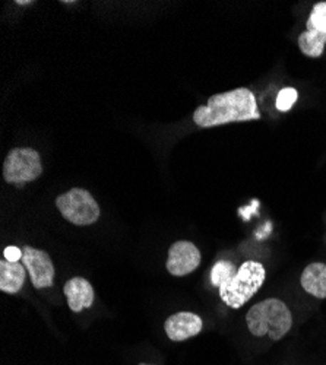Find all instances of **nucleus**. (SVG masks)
<instances>
[{
	"label": "nucleus",
	"instance_id": "1",
	"mask_svg": "<svg viewBox=\"0 0 326 365\" xmlns=\"http://www.w3.org/2000/svg\"><path fill=\"white\" fill-rule=\"evenodd\" d=\"M266 278L262 263L255 260L243 262L237 269L228 260H220L211 270V282L220 289L221 299L231 309H240L255 297Z\"/></svg>",
	"mask_w": 326,
	"mask_h": 365
},
{
	"label": "nucleus",
	"instance_id": "2",
	"mask_svg": "<svg viewBox=\"0 0 326 365\" xmlns=\"http://www.w3.org/2000/svg\"><path fill=\"white\" fill-rule=\"evenodd\" d=\"M260 113L255 94L248 88H237L228 93L215 94L208 104L193 113V121L199 128H215L235 121L259 120Z\"/></svg>",
	"mask_w": 326,
	"mask_h": 365
},
{
	"label": "nucleus",
	"instance_id": "3",
	"mask_svg": "<svg viewBox=\"0 0 326 365\" xmlns=\"http://www.w3.org/2000/svg\"><path fill=\"white\" fill-rule=\"evenodd\" d=\"M246 323L253 336H268L272 341H281L292 326L290 309L278 298L263 299L248 312Z\"/></svg>",
	"mask_w": 326,
	"mask_h": 365
},
{
	"label": "nucleus",
	"instance_id": "4",
	"mask_svg": "<svg viewBox=\"0 0 326 365\" xmlns=\"http://www.w3.org/2000/svg\"><path fill=\"white\" fill-rule=\"evenodd\" d=\"M56 206L62 217L73 225H93L100 218V206L90 192L83 189H71L56 199Z\"/></svg>",
	"mask_w": 326,
	"mask_h": 365
},
{
	"label": "nucleus",
	"instance_id": "5",
	"mask_svg": "<svg viewBox=\"0 0 326 365\" xmlns=\"http://www.w3.org/2000/svg\"><path fill=\"white\" fill-rule=\"evenodd\" d=\"M43 173L40 154L33 148L12 149L4 163V178L9 185L22 187L25 182L34 181Z\"/></svg>",
	"mask_w": 326,
	"mask_h": 365
},
{
	"label": "nucleus",
	"instance_id": "6",
	"mask_svg": "<svg viewBox=\"0 0 326 365\" xmlns=\"http://www.w3.org/2000/svg\"><path fill=\"white\" fill-rule=\"evenodd\" d=\"M306 28L299 37V47L309 57H320L326 46V2H319L313 6Z\"/></svg>",
	"mask_w": 326,
	"mask_h": 365
},
{
	"label": "nucleus",
	"instance_id": "7",
	"mask_svg": "<svg viewBox=\"0 0 326 365\" xmlns=\"http://www.w3.org/2000/svg\"><path fill=\"white\" fill-rule=\"evenodd\" d=\"M21 263L25 266L29 278H31L33 285L37 289L49 288L53 285L54 281V264L50 256L40 249L34 247H24L22 249V259Z\"/></svg>",
	"mask_w": 326,
	"mask_h": 365
},
{
	"label": "nucleus",
	"instance_id": "8",
	"mask_svg": "<svg viewBox=\"0 0 326 365\" xmlns=\"http://www.w3.org/2000/svg\"><path fill=\"white\" fill-rule=\"evenodd\" d=\"M200 264V252L190 241H175L168 250L167 270L173 277H186Z\"/></svg>",
	"mask_w": 326,
	"mask_h": 365
},
{
	"label": "nucleus",
	"instance_id": "9",
	"mask_svg": "<svg viewBox=\"0 0 326 365\" xmlns=\"http://www.w3.org/2000/svg\"><path fill=\"white\" fill-rule=\"evenodd\" d=\"M202 326H203L202 319L198 314L189 313V312H180L170 316L165 320L164 329L170 341L183 342L199 334L202 330Z\"/></svg>",
	"mask_w": 326,
	"mask_h": 365
},
{
	"label": "nucleus",
	"instance_id": "10",
	"mask_svg": "<svg viewBox=\"0 0 326 365\" xmlns=\"http://www.w3.org/2000/svg\"><path fill=\"white\" fill-rule=\"evenodd\" d=\"M65 297L68 299V306L73 313H81L85 309H90L94 304V288L91 282L83 278L75 277L69 279L63 287Z\"/></svg>",
	"mask_w": 326,
	"mask_h": 365
},
{
	"label": "nucleus",
	"instance_id": "11",
	"mask_svg": "<svg viewBox=\"0 0 326 365\" xmlns=\"http://www.w3.org/2000/svg\"><path fill=\"white\" fill-rule=\"evenodd\" d=\"M26 269L19 262H0V289L6 294H16L22 289L26 278Z\"/></svg>",
	"mask_w": 326,
	"mask_h": 365
},
{
	"label": "nucleus",
	"instance_id": "12",
	"mask_svg": "<svg viewBox=\"0 0 326 365\" xmlns=\"http://www.w3.org/2000/svg\"><path fill=\"white\" fill-rule=\"evenodd\" d=\"M300 284L307 294L326 298V264L319 262L309 264L302 273Z\"/></svg>",
	"mask_w": 326,
	"mask_h": 365
},
{
	"label": "nucleus",
	"instance_id": "13",
	"mask_svg": "<svg viewBox=\"0 0 326 365\" xmlns=\"http://www.w3.org/2000/svg\"><path fill=\"white\" fill-rule=\"evenodd\" d=\"M299 93L294 88H284L280 91V94L277 97V108L280 111H288L294 103L297 101Z\"/></svg>",
	"mask_w": 326,
	"mask_h": 365
},
{
	"label": "nucleus",
	"instance_id": "14",
	"mask_svg": "<svg viewBox=\"0 0 326 365\" xmlns=\"http://www.w3.org/2000/svg\"><path fill=\"white\" fill-rule=\"evenodd\" d=\"M4 256L8 262H19L22 259V250L18 247H6L4 252Z\"/></svg>",
	"mask_w": 326,
	"mask_h": 365
},
{
	"label": "nucleus",
	"instance_id": "15",
	"mask_svg": "<svg viewBox=\"0 0 326 365\" xmlns=\"http://www.w3.org/2000/svg\"><path fill=\"white\" fill-rule=\"evenodd\" d=\"M16 4H18V5H29V4H33V2H31V0H26V2H21V0H18Z\"/></svg>",
	"mask_w": 326,
	"mask_h": 365
},
{
	"label": "nucleus",
	"instance_id": "16",
	"mask_svg": "<svg viewBox=\"0 0 326 365\" xmlns=\"http://www.w3.org/2000/svg\"><path fill=\"white\" fill-rule=\"evenodd\" d=\"M139 365H151V364H145V362H141Z\"/></svg>",
	"mask_w": 326,
	"mask_h": 365
}]
</instances>
